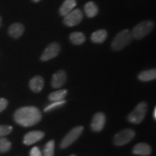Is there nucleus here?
Listing matches in <instances>:
<instances>
[{"label":"nucleus","instance_id":"obj_1","mask_svg":"<svg viewBox=\"0 0 156 156\" xmlns=\"http://www.w3.org/2000/svg\"><path fill=\"white\" fill-rule=\"evenodd\" d=\"M42 119L41 112L35 106H25L18 108L14 114V119L20 125L28 127L36 125Z\"/></svg>","mask_w":156,"mask_h":156},{"label":"nucleus","instance_id":"obj_2","mask_svg":"<svg viewBox=\"0 0 156 156\" xmlns=\"http://www.w3.org/2000/svg\"><path fill=\"white\" fill-rule=\"evenodd\" d=\"M132 36L128 29L121 31L116 35L112 44V48L114 51H120L127 46L132 41Z\"/></svg>","mask_w":156,"mask_h":156},{"label":"nucleus","instance_id":"obj_3","mask_svg":"<svg viewBox=\"0 0 156 156\" xmlns=\"http://www.w3.org/2000/svg\"><path fill=\"white\" fill-rule=\"evenodd\" d=\"M154 26H155V24L152 20H145L139 23L132 30V32L131 33L132 38L136 40H140L145 38L153 30Z\"/></svg>","mask_w":156,"mask_h":156},{"label":"nucleus","instance_id":"obj_4","mask_svg":"<svg viewBox=\"0 0 156 156\" xmlns=\"http://www.w3.org/2000/svg\"><path fill=\"white\" fill-rule=\"evenodd\" d=\"M147 112V105L145 102H141L128 115V121L134 124H140L144 120Z\"/></svg>","mask_w":156,"mask_h":156},{"label":"nucleus","instance_id":"obj_5","mask_svg":"<svg viewBox=\"0 0 156 156\" xmlns=\"http://www.w3.org/2000/svg\"><path fill=\"white\" fill-rule=\"evenodd\" d=\"M135 132L131 129H126L118 132L114 137V143L116 146H123L133 140Z\"/></svg>","mask_w":156,"mask_h":156},{"label":"nucleus","instance_id":"obj_6","mask_svg":"<svg viewBox=\"0 0 156 156\" xmlns=\"http://www.w3.org/2000/svg\"><path fill=\"white\" fill-rule=\"evenodd\" d=\"M83 126H75V128H73L62 140L61 144H60V147L64 149V148H67L73 145L83 133Z\"/></svg>","mask_w":156,"mask_h":156},{"label":"nucleus","instance_id":"obj_7","mask_svg":"<svg viewBox=\"0 0 156 156\" xmlns=\"http://www.w3.org/2000/svg\"><path fill=\"white\" fill-rule=\"evenodd\" d=\"M60 50H61V46L58 43H51L43 52L42 55L41 56V59L43 62H46L52 59L59 54Z\"/></svg>","mask_w":156,"mask_h":156},{"label":"nucleus","instance_id":"obj_8","mask_svg":"<svg viewBox=\"0 0 156 156\" xmlns=\"http://www.w3.org/2000/svg\"><path fill=\"white\" fill-rule=\"evenodd\" d=\"M83 12L80 9H74L64 17V24L69 27L75 26V25L80 23L82 20H83Z\"/></svg>","mask_w":156,"mask_h":156},{"label":"nucleus","instance_id":"obj_9","mask_svg":"<svg viewBox=\"0 0 156 156\" xmlns=\"http://www.w3.org/2000/svg\"><path fill=\"white\" fill-rule=\"evenodd\" d=\"M106 116L103 113L98 112L93 116L92 123H91V129L93 132H100L103 130L106 124Z\"/></svg>","mask_w":156,"mask_h":156},{"label":"nucleus","instance_id":"obj_10","mask_svg":"<svg viewBox=\"0 0 156 156\" xmlns=\"http://www.w3.org/2000/svg\"><path fill=\"white\" fill-rule=\"evenodd\" d=\"M44 132L41 131H32L27 133L23 138V143L26 145H30L36 143L44 137Z\"/></svg>","mask_w":156,"mask_h":156},{"label":"nucleus","instance_id":"obj_11","mask_svg":"<svg viewBox=\"0 0 156 156\" xmlns=\"http://www.w3.org/2000/svg\"><path fill=\"white\" fill-rule=\"evenodd\" d=\"M67 74L63 69H60L54 74L51 80V85L54 88H59L65 84L67 81Z\"/></svg>","mask_w":156,"mask_h":156},{"label":"nucleus","instance_id":"obj_12","mask_svg":"<svg viewBox=\"0 0 156 156\" xmlns=\"http://www.w3.org/2000/svg\"><path fill=\"white\" fill-rule=\"evenodd\" d=\"M29 86L32 91L34 93H40L44 88V80L41 76H35L30 80Z\"/></svg>","mask_w":156,"mask_h":156},{"label":"nucleus","instance_id":"obj_13","mask_svg":"<svg viewBox=\"0 0 156 156\" xmlns=\"http://www.w3.org/2000/svg\"><path fill=\"white\" fill-rule=\"evenodd\" d=\"M133 153L135 155H142V156H148L152 153V149L148 144L143 143H138L134 146L133 148Z\"/></svg>","mask_w":156,"mask_h":156},{"label":"nucleus","instance_id":"obj_14","mask_svg":"<svg viewBox=\"0 0 156 156\" xmlns=\"http://www.w3.org/2000/svg\"><path fill=\"white\" fill-rule=\"evenodd\" d=\"M24 30L25 28L23 25L21 23H16L10 25L8 30V34L12 38H18L20 36H22Z\"/></svg>","mask_w":156,"mask_h":156},{"label":"nucleus","instance_id":"obj_15","mask_svg":"<svg viewBox=\"0 0 156 156\" xmlns=\"http://www.w3.org/2000/svg\"><path fill=\"white\" fill-rule=\"evenodd\" d=\"M76 5H77V2H76L75 0H66V1H64L63 5L60 7V15L62 16L65 17L67 14H69L70 12L73 10Z\"/></svg>","mask_w":156,"mask_h":156},{"label":"nucleus","instance_id":"obj_16","mask_svg":"<svg viewBox=\"0 0 156 156\" xmlns=\"http://www.w3.org/2000/svg\"><path fill=\"white\" fill-rule=\"evenodd\" d=\"M156 78V70L155 69L142 71L138 75V79L142 82L152 81Z\"/></svg>","mask_w":156,"mask_h":156},{"label":"nucleus","instance_id":"obj_17","mask_svg":"<svg viewBox=\"0 0 156 156\" xmlns=\"http://www.w3.org/2000/svg\"><path fill=\"white\" fill-rule=\"evenodd\" d=\"M107 36H108L107 31L101 29V30H98L93 33L91 36V41L93 42L96 43V44H101V43L105 41Z\"/></svg>","mask_w":156,"mask_h":156},{"label":"nucleus","instance_id":"obj_18","mask_svg":"<svg viewBox=\"0 0 156 156\" xmlns=\"http://www.w3.org/2000/svg\"><path fill=\"white\" fill-rule=\"evenodd\" d=\"M67 95V90L65 89H62L59 90L55 91L50 93L48 95V99L49 101L54 102V101H60L64 100L66 96Z\"/></svg>","mask_w":156,"mask_h":156},{"label":"nucleus","instance_id":"obj_19","mask_svg":"<svg viewBox=\"0 0 156 156\" xmlns=\"http://www.w3.org/2000/svg\"><path fill=\"white\" fill-rule=\"evenodd\" d=\"M85 12L88 17H93L97 15L98 9L94 2H89L85 5Z\"/></svg>","mask_w":156,"mask_h":156},{"label":"nucleus","instance_id":"obj_20","mask_svg":"<svg viewBox=\"0 0 156 156\" xmlns=\"http://www.w3.org/2000/svg\"><path fill=\"white\" fill-rule=\"evenodd\" d=\"M69 39L73 44L79 46L85 41V36L81 32H74L70 34Z\"/></svg>","mask_w":156,"mask_h":156},{"label":"nucleus","instance_id":"obj_21","mask_svg":"<svg viewBox=\"0 0 156 156\" xmlns=\"http://www.w3.org/2000/svg\"><path fill=\"white\" fill-rule=\"evenodd\" d=\"M54 148H55V142L54 140H49L45 145L44 149V156H54Z\"/></svg>","mask_w":156,"mask_h":156},{"label":"nucleus","instance_id":"obj_22","mask_svg":"<svg viewBox=\"0 0 156 156\" xmlns=\"http://www.w3.org/2000/svg\"><path fill=\"white\" fill-rule=\"evenodd\" d=\"M11 142L6 138H0V153H7L10 150Z\"/></svg>","mask_w":156,"mask_h":156},{"label":"nucleus","instance_id":"obj_23","mask_svg":"<svg viewBox=\"0 0 156 156\" xmlns=\"http://www.w3.org/2000/svg\"><path fill=\"white\" fill-rule=\"evenodd\" d=\"M66 101L65 100H63V101H54V102H52V103H51V104L48 105L46 107V108H44V112H50V111H52L54 110V109L55 108H57L58 107H61L62 106H64V104H65Z\"/></svg>","mask_w":156,"mask_h":156},{"label":"nucleus","instance_id":"obj_24","mask_svg":"<svg viewBox=\"0 0 156 156\" xmlns=\"http://www.w3.org/2000/svg\"><path fill=\"white\" fill-rule=\"evenodd\" d=\"M12 126L8 125H0V136L8 135L12 132Z\"/></svg>","mask_w":156,"mask_h":156},{"label":"nucleus","instance_id":"obj_25","mask_svg":"<svg viewBox=\"0 0 156 156\" xmlns=\"http://www.w3.org/2000/svg\"><path fill=\"white\" fill-rule=\"evenodd\" d=\"M30 156H42V153L38 147H34L30 150Z\"/></svg>","mask_w":156,"mask_h":156},{"label":"nucleus","instance_id":"obj_26","mask_svg":"<svg viewBox=\"0 0 156 156\" xmlns=\"http://www.w3.org/2000/svg\"><path fill=\"white\" fill-rule=\"evenodd\" d=\"M7 105H8V101H7V100H6L5 98H0V113L3 112L7 108Z\"/></svg>","mask_w":156,"mask_h":156},{"label":"nucleus","instance_id":"obj_27","mask_svg":"<svg viewBox=\"0 0 156 156\" xmlns=\"http://www.w3.org/2000/svg\"><path fill=\"white\" fill-rule=\"evenodd\" d=\"M153 118L156 119V108L154 109V112H153Z\"/></svg>","mask_w":156,"mask_h":156},{"label":"nucleus","instance_id":"obj_28","mask_svg":"<svg viewBox=\"0 0 156 156\" xmlns=\"http://www.w3.org/2000/svg\"><path fill=\"white\" fill-rule=\"evenodd\" d=\"M2 17H0V27L2 26Z\"/></svg>","mask_w":156,"mask_h":156},{"label":"nucleus","instance_id":"obj_29","mask_svg":"<svg viewBox=\"0 0 156 156\" xmlns=\"http://www.w3.org/2000/svg\"><path fill=\"white\" fill-rule=\"evenodd\" d=\"M33 1L35 2H40L41 0H33Z\"/></svg>","mask_w":156,"mask_h":156},{"label":"nucleus","instance_id":"obj_30","mask_svg":"<svg viewBox=\"0 0 156 156\" xmlns=\"http://www.w3.org/2000/svg\"><path fill=\"white\" fill-rule=\"evenodd\" d=\"M69 156H76L75 155H69Z\"/></svg>","mask_w":156,"mask_h":156}]
</instances>
